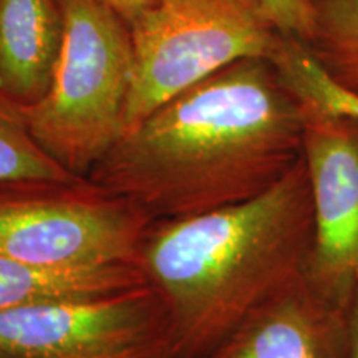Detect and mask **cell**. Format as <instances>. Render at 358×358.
<instances>
[{"instance_id":"cell-3","label":"cell","mask_w":358,"mask_h":358,"mask_svg":"<svg viewBox=\"0 0 358 358\" xmlns=\"http://www.w3.org/2000/svg\"><path fill=\"white\" fill-rule=\"evenodd\" d=\"M64 48L50 90L25 110L40 148L88 176L122 138L133 69L131 25L106 0H64Z\"/></svg>"},{"instance_id":"cell-2","label":"cell","mask_w":358,"mask_h":358,"mask_svg":"<svg viewBox=\"0 0 358 358\" xmlns=\"http://www.w3.org/2000/svg\"><path fill=\"white\" fill-rule=\"evenodd\" d=\"M313 208L306 163L257 198L153 221L136 267L159 294L174 358H204L277 289L306 271Z\"/></svg>"},{"instance_id":"cell-12","label":"cell","mask_w":358,"mask_h":358,"mask_svg":"<svg viewBox=\"0 0 358 358\" xmlns=\"http://www.w3.org/2000/svg\"><path fill=\"white\" fill-rule=\"evenodd\" d=\"M280 77L301 100L334 115L358 118V95L338 85L313 60L302 42L280 35L268 57Z\"/></svg>"},{"instance_id":"cell-17","label":"cell","mask_w":358,"mask_h":358,"mask_svg":"<svg viewBox=\"0 0 358 358\" xmlns=\"http://www.w3.org/2000/svg\"><path fill=\"white\" fill-rule=\"evenodd\" d=\"M163 2H192V0H163Z\"/></svg>"},{"instance_id":"cell-4","label":"cell","mask_w":358,"mask_h":358,"mask_svg":"<svg viewBox=\"0 0 358 358\" xmlns=\"http://www.w3.org/2000/svg\"><path fill=\"white\" fill-rule=\"evenodd\" d=\"M153 219L88 176L0 181V254L43 268L133 264Z\"/></svg>"},{"instance_id":"cell-7","label":"cell","mask_w":358,"mask_h":358,"mask_svg":"<svg viewBox=\"0 0 358 358\" xmlns=\"http://www.w3.org/2000/svg\"><path fill=\"white\" fill-rule=\"evenodd\" d=\"M303 106V163L313 208L307 275L350 306L358 279V118Z\"/></svg>"},{"instance_id":"cell-8","label":"cell","mask_w":358,"mask_h":358,"mask_svg":"<svg viewBox=\"0 0 358 358\" xmlns=\"http://www.w3.org/2000/svg\"><path fill=\"white\" fill-rule=\"evenodd\" d=\"M348 306L303 271L268 295L204 358H347Z\"/></svg>"},{"instance_id":"cell-9","label":"cell","mask_w":358,"mask_h":358,"mask_svg":"<svg viewBox=\"0 0 358 358\" xmlns=\"http://www.w3.org/2000/svg\"><path fill=\"white\" fill-rule=\"evenodd\" d=\"M65 29L64 0H0V92L24 108L42 101Z\"/></svg>"},{"instance_id":"cell-5","label":"cell","mask_w":358,"mask_h":358,"mask_svg":"<svg viewBox=\"0 0 358 358\" xmlns=\"http://www.w3.org/2000/svg\"><path fill=\"white\" fill-rule=\"evenodd\" d=\"M129 25L133 69L123 134L224 66L268 58L282 35L257 0H159Z\"/></svg>"},{"instance_id":"cell-10","label":"cell","mask_w":358,"mask_h":358,"mask_svg":"<svg viewBox=\"0 0 358 358\" xmlns=\"http://www.w3.org/2000/svg\"><path fill=\"white\" fill-rule=\"evenodd\" d=\"M133 264L93 268H43L0 254V310L25 303L116 292L145 284Z\"/></svg>"},{"instance_id":"cell-14","label":"cell","mask_w":358,"mask_h":358,"mask_svg":"<svg viewBox=\"0 0 358 358\" xmlns=\"http://www.w3.org/2000/svg\"><path fill=\"white\" fill-rule=\"evenodd\" d=\"M272 25L284 37L306 42L310 34L308 0H257Z\"/></svg>"},{"instance_id":"cell-1","label":"cell","mask_w":358,"mask_h":358,"mask_svg":"<svg viewBox=\"0 0 358 358\" xmlns=\"http://www.w3.org/2000/svg\"><path fill=\"white\" fill-rule=\"evenodd\" d=\"M303 153V106L267 57L241 58L158 106L88 178L153 221L244 203Z\"/></svg>"},{"instance_id":"cell-16","label":"cell","mask_w":358,"mask_h":358,"mask_svg":"<svg viewBox=\"0 0 358 358\" xmlns=\"http://www.w3.org/2000/svg\"><path fill=\"white\" fill-rule=\"evenodd\" d=\"M347 358H358V279L348 306V353Z\"/></svg>"},{"instance_id":"cell-6","label":"cell","mask_w":358,"mask_h":358,"mask_svg":"<svg viewBox=\"0 0 358 358\" xmlns=\"http://www.w3.org/2000/svg\"><path fill=\"white\" fill-rule=\"evenodd\" d=\"M0 358H174L169 317L148 282L0 310Z\"/></svg>"},{"instance_id":"cell-11","label":"cell","mask_w":358,"mask_h":358,"mask_svg":"<svg viewBox=\"0 0 358 358\" xmlns=\"http://www.w3.org/2000/svg\"><path fill=\"white\" fill-rule=\"evenodd\" d=\"M303 47L330 78L358 95V0H308Z\"/></svg>"},{"instance_id":"cell-13","label":"cell","mask_w":358,"mask_h":358,"mask_svg":"<svg viewBox=\"0 0 358 358\" xmlns=\"http://www.w3.org/2000/svg\"><path fill=\"white\" fill-rule=\"evenodd\" d=\"M62 168L34 138L24 106L0 92V181L24 178L65 179Z\"/></svg>"},{"instance_id":"cell-15","label":"cell","mask_w":358,"mask_h":358,"mask_svg":"<svg viewBox=\"0 0 358 358\" xmlns=\"http://www.w3.org/2000/svg\"><path fill=\"white\" fill-rule=\"evenodd\" d=\"M111 7L116 8L129 24H133L141 13L155 7L159 0H106Z\"/></svg>"}]
</instances>
